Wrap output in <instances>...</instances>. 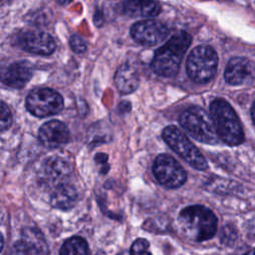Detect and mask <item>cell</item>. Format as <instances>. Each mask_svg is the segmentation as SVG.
<instances>
[{
	"label": "cell",
	"mask_w": 255,
	"mask_h": 255,
	"mask_svg": "<svg viewBox=\"0 0 255 255\" xmlns=\"http://www.w3.org/2000/svg\"><path fill=\"white\" fill-rule=\"evenodd\" d=\"M148 246H149V243L146 239L139 238V239L135 240L133 242V244L131 245L130 253L131 254H143V253L149 254V252L147 251Z\"/></svg>",
	"instance_id": "cell-22"
},
{
	"label": "cell",
	"mask_w": 255,
	"mask_h": 255,
	"mask_svg": "<svg viewBox=\"0 0 255 255\" xmlns=\"http://www.w3.org/2000/svg\"><path fill=\"white\" fill-rule=\"evenodd\" d=\"M252 72V63L247 58L234 57L226 65L224 78L228 84L237 86L243 84Z\"/></svg>",
	"instance_id": "cell-14"
},
{
	"label": "cell",
	"mask_w": 255,
	"mask_h": 255,
	"mask_svg": "<svg viewBox=\"0 0 255 255\" xmlns=\"http://www.w3.org/2000/svg\"><path fill=\"white\" fill-rule=\"evenodd\" d=\"M212 117L219 138L228 145H239L244 140L242 125L233 108L223 99H215L210 104Z\"/></svg>",
	"instance_id": "cell-3"
},
{
	"label": "cell",
	"mask_w": 255,
	"mask_h": 255,
	"mask_svg": "<svg viewBox=\"0 0 255 255\" xmlns=\"http://www.w3.org/2000/svg\"><path fill=\"white\" fill-rule=\"evenodd\" d=\"M89 252L87 241L79 236L66 240L60 249V254H88Z\"/></svg>",
	"instance_id": "cell-19"
},
{
	"label": "cell",
	"mask_w": 255,
	"mask_h": 255,
	"mask_svg": "<svg viewBox=\"0 0 255 255\" xmlns=\"http://www.w3.org/2000/svg\"><path fill=\"white\" fill-rule=\"evenodd\" d=\"M12 115L8 107L5 105L4 102L1 103V130L4 131L5 129L9 128L12 124Z\"/></svg>",
	"instance_id": "cell-21"
},
{
	"label": "cell",
	"mask_w": 255,
	"mask_h": 255,
	"mask_svg": "<svg viewBox=\"0 0 255 255\" xmlns=\"http://www.w3.org/2000/svg\"><path fill=\"white\" fill-rule=\"evenodd\" d=\"M180 126L196 140L203 143L215 144L219 140L211 115L200 107H191L179 116Z\"/></svg>",
	"instance_id": "cell-4"
},
{
	"label": "cell",
	"mask_w": 255,
	"mask_h": 255,
	"mask_svg": "<svg viewBox=\"0 0 255 255\" xmlns=\"http://www.w3.org/2000/svg\"><path fill=\"white\" fill-rule=\"evenodd\" d=\"M218 56L215 50L207 45L195 47L186 59V73L195 83L204 84L210 81L217 70Z\"/></svg>",
	"instance_id": "cell-5"
},
{
	"label": "cell",
	"mask_w": 255,
	"mask_h": 255,
	"mask_svg": "<svg viewBox=\"0 0 255 255\" xmlns=\"http://www.w3.org/2000/svg\"><path fill=\"white\" fill-rule=\"evenodd\" d=\"M168 35V28L156 20H142L130 28L131 38L142 46H154L162 42Z\"/></svg>",
	"instance_id": "cell-9"
},
{
	"label": "cell",
	"mask_w": 255,
	"mask_h": 255,
	"mask_svg": "<svg viewBox=\"0 0 255 255\" xmlns=\"http://www.w3.org/2000/svg\"><path fill=\"white\" fill-rule=\"evenodd\" d=\"M160 5L155 0H125L123 11L129 17L151 18L160 13Z\"/></svg>",
	"instance_id": "cell-15"
},
{
	"label": "cell",
	"mask_w": 255,
	"mask_h": 255,
	"mask_svg": "<svg viewBox=\"0 0 255 255\" xmlns=\"http://www.w3.org/2000/svg\"><path fill=\"white\" fill-rule=\"evenodd\" d=\"M78 193L76 188L69 182L56 186L50 195V203L53 207L68 210L71 209L77 201Z\"/></svg>",
	"instance_id": "cell-17"
},
{
	"label": "cell",
	"mask_w": 255,
	"mask_h": 255,
	"mask_svg": "<svg viewBox=\"0 0 255 255\" xmlns=\"http://www.w3.org/2000/svg\"><path fill=\"white\" fill-rule=\"evenodd\" d=\"M19 46L29 52L41 56H49L56 50V42L48 33L41 31H27L18 38Z\"/></svg>",
	"instance_id": "cell-11"
},
{
	"label": "cell",
	"mask_w": 255,
	"mask_h": 255,
	"mask_svg": "<svg viewBox=\"0 0 255 255\" xmlns=\"http://www.w3.org/2000/svg\"><path fill=\"white\" fill-rule=\"evenodd\" d=\"M251 117H252L253 123L255 125V102L253 103V106H252V109H251Z\"/></svg>",
	"instance_id": "cell-23"
},
{
	"label": "cell",
	"mask_w": 255,
	"mask_h": 255,
	"mask_svg": "<svg viewBox=\"0 0 255 255\" xmlns=\"http://www.w3.org/2000/svg\"><path fill=\"white\" fill-rule=\"evenodd\" d=\"M26 108L30 114L45 118L60 113L64 108L62 96L49 88L35 89L26 98Z\"/></svg>",
	"instance_id": "cell-7"
},
{
	"label": "cell",
	"mask_w": 255,
	"mask_h": 255,
	"mask_svg": "<svg viewBox=\"0 0 255 255\" xmlns=\"http://www.w3.org/2000/svg\"><path fill=\"white\" fill-rule=\"evenodd\" d=\"M162 138L167 145L182 159L198 170H204L208 164L199 149L175 126H168L162 131Z\"/></svg>",
	"instance_id": "cell-6"
},
{
	"label": "cell",
	"mask_w": 255,
	"mask_h": 255,
	"mask_svg": "<svg viewBox=\"0 0 255 255\" xmlns=\"http://www.w3.org/2000/svg\"><path fill=\"white\" fill-rule=\"evenodd\" d=\"M248 253H250V254H255V249H253V250H250Z\"/></svg>",
	"instance_id": "cell-25"
},
{
	"label": "cell",
	"mask_w": 255,
	"mask_h": 255,
	"mask_svg": "<svg viewBox=\"0 0 255 255\" xmlns=\"http://www.w3.org/2000/svg\"><path fill=\"white\" fill-rule=\"evenodd\" d=\"M70 47L75 53L82 54L87 50V43L81 36L74 34L70 38Z\"/></svg>",
	"instance_id": "cell-20"
},
{
	"label": "cell",
	"mask_w": 255,
	"mask_h": 255,
	"mask_svg": "<svg viewBox=\"0 0 255 255\" xmlns=\"http://www.w3.org/2000/svg\"><path fill=\"white\" fill-rule=\"evenodd\" d=\"M33 76L32 65L26 61L11 64L2 74V82L15 89H21L31 80Z\"/></svg>",
	"instance_id": "cell-13"
},
{
	"label": "cell",
	"mask_w": 255,
	"mask_h": 255,
	"mask_svg": "<svg viewBox=\"0 0 255 255\" xmlns=\"http://www.w3.org/2000/svg\"><path fill=\"white\" fill-rule=\"evenodd\" d=\"M192 41L187 32H179L172 36L164 45L158 48L153 55L151 68L160 77L174 76L180 67L181 61Z\"/></svg>",
	"instance_id": "cell-2"
},
{
	"label": "cell",
	"mask_w": 255,
	"mask_h": 255,
	"mask_svg": "<svg viewBox=\"0 0 255 255\" xmlns=\"http://www.w3.org/2000/svg\"><path fill=\"white\" fill-rule=\"evenodd\" d=\"M70 175V164L62 157L55 155L46 158L40 168L41 181L54 188L62 183L68 182Z\"/></svg>",
	"instance_id": "cell-10"
},
{
	"label": "cell",
	"mask_w": 255,
	"mask_h": 255,
	"mask_svg": "<svg viewBox=\"0 0 255 255\" xmlns=\"http://www.w3.org/2000/svg\"><path fill=\"white\" fill-rule=\"evenodd\" d=\"M180 230L189 240L202 242L211 239L217 230V218L207 207L199 204L183 208L177 218Z\"/></svg>",
	"instance_id": "cell-1"
},
{
	"label": "cell",
	"mask_w": 255,
	"mask_h": 255,
	"mask_svg": "<svg viewBox=\"0 0 255 255\" xmlns=\"http://www.w3.org/2000/svg\"><path fill=\"white\" fill-rule=\"evenodd\" d=\"M59 4H61V5H67V4H69V3H71L73 0H56Z\"/></svg>",
	"instance_id": "cell-24"
},
{
	"label": "cell",
	"mask_w": 255,
	"mask_h": 255,
	"mask_svg": "<svg viewBox=\"0 0 255 255\" xmlns=\"http://www.w3.org/2000/svg\"><path fill=\"white\" fill-rule=\"evenodd\" d=\"M70 137V131L65 124L53 120L43 124L38 131V138L47 148H57L65 144Z\"/></svg>",
	"instance_id": "cell-12"
},
{
	"label": "cell",
	"mask_w": 255,
	"mask_h": 255,
	"mask_svg": "<svg viewBox=\"0 0 255 255\" xmlns=\"http://www.w3.org/2000/svg\"><path fill=\"white\" fill-rule=\"evenodd\" d=\"M115 84L121 94H130L138 87V74L131 66L128 64L123 65L116 72Z\"/></svg>",
	"instance_id": "cell-18"
},
{
	"label": "cell",
	"mask_w": 255,
	"mask_h": 255,
	"mask_svg": "<svg viewBox=\"0 0 255 255\" xmlns=\"http://www.w3.org/2000/svg\"><path fill=\"white\" fill-rule=\"evenodd\" d=\"M152 172L156 180L167 188H177L186 181V171L177 160L166 153L156 156Z\"/></svg>",
	"instance_id": "cell-8"
},
{
	"label": "cell",
	"mask_w": 255,
	"mask_h": 255,
	"mask_svg": "<svg viewBox=\"0 0 255 255\" xmlns=\"http://www.w3.org/2000/svg\"><path fill=\"white\" fill-rule=\"evenodd\" d=\"M40 233L34 231H25L22 240L15 243L12 247L13 254H40L47 253V246L44 238H40Z\"/></svg>",
	"instance_id": "cell-16"
}]
</instances>
